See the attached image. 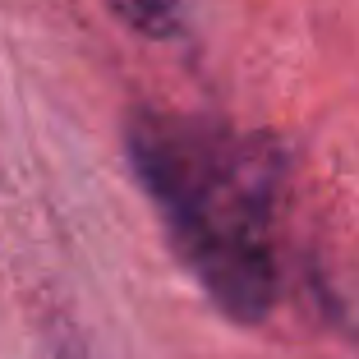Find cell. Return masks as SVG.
<instances>
[{
  "instance_id": "cell-2",
  "label": "cell",
  "mask_w": 359,
  "mask_h": 359,
  "mask_svg": "<svg viewBox=\"0 0 359 359\" xmlns=\"http://www.w3.org/2000/svg\"><path fill=\"white\" fill-rule=\"evenodd\" d=\"M106 5L129 32L152 42H170L189 28V0H106Z\"/></svg>"
},
{
  "instance_id": "cell-1",
  "label": "cell",
  "mask_w": 359,
  "mask_h": 359,
  "mask_svg": "<svg viewBox=\"0 0 359 359\" xmlns=\"http://www.w3.org/2000/svg\"><path fill=\"white\" fill-rule=\"evenodd\" d=\"M129 161L222 313L240 323L272 313L281 295V152L203 116L138 111L129 120Z\"/></svg>"
}]
</instances>
